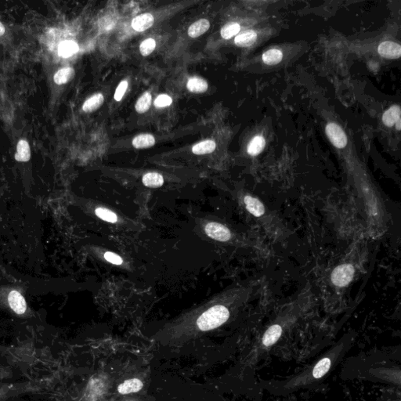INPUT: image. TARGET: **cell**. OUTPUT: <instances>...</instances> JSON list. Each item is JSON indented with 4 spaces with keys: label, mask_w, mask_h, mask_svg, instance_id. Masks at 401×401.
I'll use <instances>...</instances> for the list:
<instances>
[{
    "label": "cell",
    "mask_w": 401,
    "mask_h": 401,
    "mask_svg": "<svg viewBox=\"0 0 401 401\" xmlns=\"http://www.w3.org/2000/svg\"><path fill=\"white\" fill-rule=\"evenodd\" d=\"M216 148H217V145L215 141L208 140V141H202L194 145L192 148V152L195 155H206V154H210L214 152Z\"/></svg>",
    "instance_id": "cell-21"
},
{
    "label": "cell",
    "mask_w": 401,
    "mask_h": 401,
    "mask_svg": "<svg viewBox=\"0 0 401 401\" xmlns=\"http://www.w3.org/2000/svg\"><path fill=\"white\" fill-rule=\"evenodd\" d=\"M10 306L18 314H23L27 310L26 301L18 291H11L8 296Z\"/></svg>",
    "instance_id": "cell-6"
},
{
    "label": "cell",
    "mask_w": 401,
    "mask_h": 401,
    "mask_svg": "<svg viewBox=\"0 0 401 401\" xmlns=\"http://www.w3.org/2000/svg\"><path fill=\"white\" fill-rule=\"evenodd\" d=\"M104 96L101 94H94L85 101L83 105V110L85 112L90 113L95 111L104 104Z\"/></svg>",
    "instance_id": "cell-14"
},
{
    "label": "cell",
    "mask_w": 401,
    "mask_h": 401,
    "mask_svg": "<svg viewBox=\"0 0 401 401\" xmlns=\"http://www.w3.org/2000/svg\"><path fill=\"white\" fill-rule=\"evenodd\" d=\"M104 258H105L107 262H111V263L114 264V265H121L123 262V260H122L119 255L113 253V252H106L104 254Z\"/></svg>",
    "instance_id": "cell-31"
},
{
    "label": "cell",
    "mask_w": 401,
    "mask_h": 401,
    "mask_svg": "<svg viewBox=\"0 0 401 401\" xmlns=\"http://www.w3.org/2000/svg\"><path fill=\"white\" fill-rule=\"evenodd\" d=\"M95 213L99 218L104 220V221L115 223L118 220V217L115 213L107 210V209H104V208H97L95 210Z\"/></svg>",
    "instance_id": "cell-27"
},
{
    "label": "cell",
    "mask_w": 401,
    "mask_h": 401,
    "mask_svg": "<svg viewBox=\"0 0 401 401\" xmlns=\"http://www.w3.org/2000/svg\"><path fill=\"white\" fill-rule=\"evenodd\" d=\"M143 183L151 188L162 187L164 183L163 176L159 173H149L143 176Z\"/></svg>",
    "instance_id": "cell-20"
},
{
    "label": "cell",
    "mask_w": 401,
    "mask_h": 401,
    "mask_svg": "<svg viewBox=\"0 0 401 401\" xmlns=\"http://www.w3.org/2000/svg\"><path fill=\"white\" fill-rule=\"evenodd\" d=\"M240 29H241V27L238 23L231 22L223 27L220 33H221L222 37L224 39H230L234 35H237L240 32Z\"/></svg>",
    "instance_id": "cell-26"
},
{
    "label": "cell",
    "mask_w": 401,
    "mask_h": 401,
    "mask_svg": "<svg viewBox=\"0 0 401 401\" xmlns=\"http://www.w3.org/2000/svg\"><path fill=\"white\" fill-rule=\"evenodd\" d=\"M6 32V28L5 26H4V24L0 21V36H3V35L5 34Z\"/></svg>",
    "instance_id": "cell-32"
},
{
    "label": "cell",
    "mask_w": 401,
    "mask_h": 401,
    "mask_svg": "<svg viewBox=\"0 0 401 401\" xmlns=\"http://www.w3.org/2000/svg\"><path fill=\"white\" fill-rule=\"evenodd\" d=\"M127 88H128V82H121L119 85H118V87H117L115 93H114V100H116V101H120V100L122 99V97H124V95H125Z\"/></svg>",
    "instance_id": "cell-30"
},
{
    "label": "cell",
    "mask_w": 401,
    "mask_h": 401,
    "mask_svg": "<svg viewBox=\"0 0 401 401\" xmlns=\"http://www.w3.org/2000/svg\"><path fill=\"white\" fill-rule=\"evenodd\" d=\"M399 119H400V108L398 105L392 106L382 115V121L388 127L392 126Z\"/></svg>",
    "instance_id": "cell-13"
},
{
    "label": "cell",
    "mask_w": 401,
    "mask_h": 401,
    "mask_svg": "<svg viewBox=\"0 0 401 401\" xmlns=\"http://www.w3.org/2000/svg\"><path fill=\"white\" fill-rule=\"evenodd\" d=\"M173 103V100L169 96L166 94H162V95L159 96L157 97L155 101V107H165L171 105Z\"/></svg>",
    "instance_id": "cell-29"
},
{
    "label": "cell",
    "mask_w": 401,
    "mask_h": 401,
    "mask_svg": "<svg viewBox=\"0 0 401 401\" xmlns=\"http://www.w3.org/2000/svg\"><path fill=\"white\" fill-rule=\"evenodd\" d=\"M331 360L329 358L325 357V358L320 360L313 368V376L315 378H320L322 376H324L331 368Z\"/></svg>",
    "instance_id": "cell-24"
},
{
    "label": "cell",
    "mask_w": 401,
    "mask_h": 401,
    "mask_svg": "<svg viewBox=\"0 0 401 401\" xmlns=\"http://www.w3.org/2000/svg\"><path fill=\"white\" fill-rule=\"evenodd\" d=\"M79 51V46L74 41L66 40L60 42L58 47V54L62 57L68 58Z\"/></svg>",
    "instance_id": "cell-16"
},
{
    "label": "cell",
    "mask_w": 401,
    "mask_h": 401,
    "mask_svg": "<svg viewBox=\"0 0 401 401\" xmlns=\"http://www.w3.org/2000/svg\"><path fill=\"white\" fill-rule=\"evenodd\" d=\"M257 35L254 31H247L244 33L236 36L234 39L235 44L241 47H248L252 46L256 40Z\"/></svg>",
    "instance_id": "cell-19"
},
{
    "label": "cell",
    "mask_w": 401,
    "mask_h": 401,
    "mask_svg": "<svg viewBox=\"0 0 401 401\" xmlns=\"http://www.w3.org/2000/svg\"><path fill=\"white\" fill-rule=\"evenodd\" d=\"M75 76V71L73 68H63L56 72L53 76V81L56 84H66L73 80Z\"/></svg>",
    "instance_id": "cell-15"
},
{
    "label": "cell",
    "mask_w": 401,
    "mask_h": 401,
    "mask_svg": "<svg viewBox=\"0 0 401 401\" xmlns=\"http://www.w3.org/2000/svg\"><path fill=\"white\" fill-rule=\"evenodd\" d=\"M205 232L212 239L222 242L230 241L232 238V234L227 227L216 222L208 223L205 226Z\"/></svg>",
    "instance_id": "cell-3"
},
{
    "label": "cell",
    "mask_w": 401,
    "mask_h": 401,
    "mask_svg": "<svg viewBox=\"0 0 401 401\" xmlns=\"http://www.w3.org/2000/svg\"><path fill=\"white\" fill-rule=\"evenodd\" d=\"M265 139L261 136H256L249 143L248 146V153L252 156H256L262 152L265 147Z\"/></svg>",
    "instance_id": "cell-23"
},
{
    "label": "cell",
    "mask_w": 401,
    "mask_h": 401,
    "mask_svg": "<svg viewBox=\"0 0 401 401\" xmlns=\"http://www.w3.org/2000/svg\"><path fill=\"white\" fill-rule=\"evenodd\" d=\"M143 388V382L138 378H132L122 382L118 387V391L121 394H128L137 392Z\"/></svg>",
    "instance_id": "cell-11"
},
{
    "label": "cell",
    "mask_w": 401,
    "mask_h": 401,
    "mask_svg": "<svg viewBox=\"0 0 401 401\" xmlns=\"http://www.w3.org/2000/svg\"><path fill=\"white\" fill-rule=\"evenodd\" d=\"M187 87L191 93L203 94L208 90V83L201 78L193 77L187 82Z\"/></svg>",
    "instance_id": "cell-18"
},
{
    "label": "cell",
    "mask_w": 401,
    "mask_h": 401,
    "mask_svg": "<svg viewBox=\"0 0 401 401\" xmlns=\"http://www.w3.org/2000/svg\"><path fill=\"white\" fill-rule=\"evenodd\" d=\"M151 104H152V95L150 93L147 92L138 99V102L135 106L136 111L140 114L146 112L148 110H149Z\"/></svg>",
    "instance_id": "cell-25"
},
{
    "label": "cell",
    "mask_w": 401,
    "mask_h": 401,
    "mask_svg": "<svg viewBox=\"0 0 401 401\" xmlns=\"http://www.w3.org/2000/svg\"><path fill=\"white\" fill-rule=\"evenodd\" d=\"M229 317L230 310L227 306L222 303H213L201 313L196 324L201 331H210L224 324Z\"/></svg>",
    "instance_id": "cell-1"
},
{
    "label": "cell",
    "mask_w": 401,
    "mask_h": 401,
    "mask_svg": "<svg viewBox=\"0 0 401 401\" xmlns=\"http://www.w3.org/2000/svg\"><path fill=\"white\" fill-rule=\"evenodd\" d=\"M155 145V139L151 134H141L134 138L132 145L138 149L149 148Z\"/></svg>",
    "instance_id": "cell-17"
},
{
    "label": "cell",
    "mask_w": 401,
    "mask_h": 401,
    "mask_svg": "<svg viewBox=\"0 0 401 401\" xmlns=\"http://www.w3.org/2000/svg\"><path fill=\"white\" fill-rule=\"evenodd\" d=\"M244 203L246 210L254 217H261L265 213L264 205L256 197L245 195L244 197Z\"/></svg>",
    "instance_id": "cell-7"
},
{
    "label": "cell",
    "mask_w": 401,
    "mask_h": 401,
    "mask_svg": "<svg viewBox=\"0 0 401 401\" xmlns=\"http://www.w3.org/2000/svg\"><path fill=\"white\" fill-rule=\"evenodd\" d=\"M378 51L385 58L397 59L400 56L401 47L396 42L385 41L379 45Z\"/></svg>",
    "instance_id": "cell-5"
},
{
    "label": "cell",
    "mask_w": 401,
    "mask_h": 401,
    "mask_svg": "<svg viewBox=\"0 0 401 401\" xmlns=\"http://www.w3.org/2000/svg\"><path fill=\"white\" fill-rule=\"evenodd\" d=\"M156 42L155 39H148L144 41L140 46V51L143 56H147L155 50Z\"/></svg>",
    "instance_id": "cell-28"
},
{
    "label": "cell",
    "mask_w": 401,
    "mask_h": 401,
    "mask_svg": "<svg viewBox=\"0 0 401 401\" xmlns=\"http://www.w3.org/2000/svg\"><path fill=\"white\" fill-rule=\"evenodd\" d=\"M395 125H396V128H397L398 130H399L400 129V119L398 120Z\"/></svg>",
    "instance_id": "cell-33"
},
{
    "label": "cell",
    "mask_w": 401,
    "mask_h": 401,
    "mask_svg": "<svg viewBox=\"0 0 401 401\" xmlns=\"http://www.w3.org/2000/svg\"><path fill=\"white\" fill-rule=\"evenodd\" d=\"M154 17L151 14H144L136 17L132 21V27L138 32H144L153 25Z\"/></svg>",
    "instance_id": "cell-8"
},
{
    "label": "cell",
    "mask_w": 401,
    "mask_h": 401,
    "mask_svg": "<svg viewBox=\"0 0 401 401\" xmlns=\"http://www.w3.org/2000/svg\"><path fill=\"white\" fill-rule=\"evenodd\" d=\"M15 159L18 162H27L31 159V148L26 140H21L17 145Z\"/></svg>",
    "instance_id": "cell-10"
},
{
    "label": "cell",
    "mask_w": 401,
    "mask_h": 401,
    "mask_svg": "<svg viewBox=\"0 0 401 401\" xmlns=\"http://www.w3.org/2000/svg\"><path fill=\"white\" fill-rule=\"evenodd\" d=\"M283 58V53L278 49H272L265 52L262 55V60L264 63L269 65H275L280 63Z\"/></svg>",
    "instance_id": "cell-22"
},
{
    "label": "cell",
    "mask_w": 401,
    "mask_h": 401,
    "mask_svg": "<svg viewBox=\"0 0 401 401\" xmlns=\"http://www.w3.org/2000/svg\"><path fill=\"white\" fill-rule=\"evenodd\" d=\"M210 28V24L208 20H199L190 25L188 29V35L190 38H197L206 33Z\"/></svg>",
    "instance_id": "cell-12"
},
{
    "label": "cell",
    "mask_w": 401,
    "mask_h": 401,
    "mask_svg": "<svg viewBox=\"0 0 401 401\" xmlns=\"http://www.w3.org/2000/svg\"><path fill=\"white\" fill-rule=\"evenodd\" d=\"M354 276V268L351 264H342L331 274V282L337 287H345L351 282Z\"/></svg>",
    "instance_id": "cell-2"
},
{
    "label": "cell",
    "mask_w": 401,
    "mask_h": 401,
    "mask_svg": "<svg viewBox=\"0 0 401 401\" xmlns=\"http://www.w3.org/2000/svg\"><path fill=\"white\" fill-rule=\"evenodd\" d=\"M282 328L279 324H274L264 334L262 343L265 347L274 345L282 336Z\"/></svg>",
    "instance_id": "cell-9"
},
{
    "label": "cell",
    "mask_w": 401,
    "mask_h": 401,
    "mask_svg": "<svg viewBox=\"0 0 401 401\" xmlns=\"http://www.w3.org/2000/svg\"><path fill=\"white\" fill-rule=\"evenodd\" d=\"M326 133H327L329 140L331 141V144L336 148L342 149L347 146V135L338 124L334 123V122L327 124V127H326Z\"/></svg>",
    "instance_id": "cell-4"
}]
</instances>
